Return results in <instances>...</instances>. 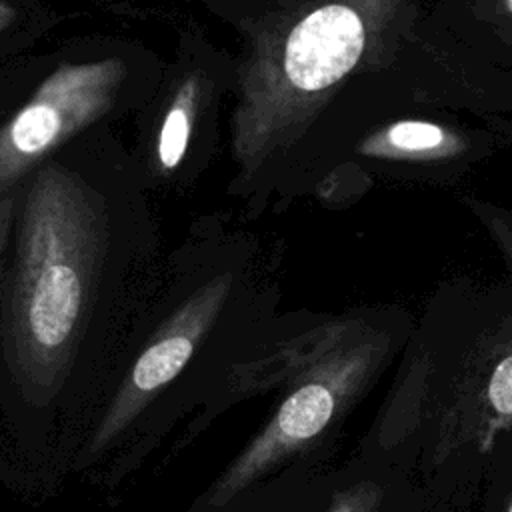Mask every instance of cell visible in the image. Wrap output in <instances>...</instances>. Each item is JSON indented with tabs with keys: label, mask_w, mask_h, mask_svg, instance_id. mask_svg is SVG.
Returning a JSON list of instances; mask_svg holds the SVG:
<instances>
[{
	"label": "cell",
	"mask_w": 512,
	"mask_h": 512,
	"mask_svg": "<svg viewBox=\"0 0 512 512\" xmlns=\"http://www.w3.org/2000/svg\"><path fill=\"white\" fill-rule=\"evenodd\" d=\"M324 504H326V500H324ZM324 504H322V506H316V508H312V512H322V510H324Z\"/></svg>",
	"instance_id": "cell-16"
},
{
	"label": "cell",
	"mask_w": 512,
	"mask_h": 512,
	"mask_svg": "<svg viewBox=\"0 0 512 512\" xmlns=\"http://www.w3.org/2000/svg\"><path fill=\"white\" fill-rule=\"evenodd\" d=\"M480 512H512V436H504L490 460Z\"/></svg>",
	"instance_id": "cell-10"
},
{
	"label": "cell",
	"mask_w": 512,
	"mask_h": 512,
	"mask_svg": "<svg viewBox=\"0 0 512 512\" xmlns=\"http://www.w3.org/2000/svg\"><path fill=\"white\" fill-rule=\"evenodd\" d=\"M244 272L246 264L230 260L202 266L186 280L184 294L154 328L110 398L84 448V458L92 460L108 450L184 372L242 290Z\"/></svg>",
	"instance_id": "cell-6"
},
{
	"label": "cell",
	"mask_w": 512,
	"mask_h": 512,
	"mask_svg": "<svg viewBox=\"0 0 512 512\" xmlns=\"http://www.w3.org/2000/svg\"><path fill=\"white\" fill-rule=\"evenodd\" d=\"M384 512H444V510L422 500L402 478H398V484Z\"/></svg>",
	"instance_id": "cell-12"
},
{
	"label": "cell",
	"mask_w": 512,
	"mask_h": 512,
	"mask_svg": "<svg viewBox=\"0 0 512 512\" xmlns=\"http://www.w3.org/2000/svg\"><path fill=\"white\" fill-rule=\"evenodd\" d=\"M164 72L136 46L106 42L94 56H64L0 118V204L68 142L148 104Z\"/></svg>",
	"instance_id": "cell-5"
},
{
	"label": "cell",
	"mask_w": 512,
	"mask_h": 512,
	"mask_svg": "<svg viewBox=\"0 0 512 512\" xmlns=\"http://www.w3.org/2000/svg\"><path fill=\"white\" fill-rule=\"evenodd\" d=\"M468 140L458 130L428 120H396L366 136L358 154L402 162H446L462 156Z\"/></svg>",
	"instance_id": "cell-8"
},
{
	"label": "cell",
	"mask_w": 512,
	"mask_h": 512,
	"mask_svg": "<svg viewBox=\"0 0 512 512\" xmlns=\"http://www.w3.org/2000/svg\"><path fill=\"white\" fill-rule=\"evenodd\" d=\"M502 4L506 6V10H508L510 16H512V0H502Z\"/></svg>",
	"instance_id": "cell-15"
},
{
	"label": "cell",
	"mask_w": 512,
	"mask_h": 512,
	"mask_svg": "<svg viewBox=\"0 0 512 512\" xmlns=\"http://www.w3.org/2000/svg\"><path fill=\"white\" fill-rule=\"evenodd\" d=\"M418 2L280 0L248 26L230 116L244 184L274 168L354 74L390 56Z\"/></svg>",
	"instance_id": "cell-3"
},
{
	"label": "cell",
	"mask_w": 512,
	"mask_h": 512,
	"mask_svg": "<svg viewBox=\"0 0 512 512\" xmlns=\"http://www.w3.org/2000/svg\"><path fill=\"white\" fill-rule=\"evenodd\" d=\"M414 318L402 306H362L294 322L240 372L244 394L278 388L264 426L200 500L220 512L282 468L332 440L354 408L396 364Z\"/></svg>",
	"instance_id": "cell-4"
},
{
	"label": "cell",
	"mask_w": 512,
	"mask_h": 512,
	"mask_svg": "<svg viewBox=\"0 0 512 512\" xmlns=\"http://www.w3.org/2000/svg\"><path fill=\"white\" fill-rule=\"evenodd\" d=\"M20 24V12L8 0H0V40H6L8 30Z\"/></svg>",
	"instance_id": "cell-13"
},
{
	"label": "cell",
	"mask_w": 512,
	"mask_h": 512,
	"mask_svg": "<svg viewBox=\"0 0 512 512\" xmlns=\"http://www.w3.org/2000/svg\"><path fill=\"white\" fill-rule=\"evenodd\" d=\"M144 178L108 126L42 160L12 194L0 334L14 376L52 390L136 266L154 256Z\"/></svg>",
	"instance_id": "cell-1"
},
{
	"label": "cell",
	"mask_w": 512,
	"mask_h": 512,
	"mask_svg": "<svg viewBox=\"0 0 512 512\" xmlns=\"http://www.w3.org/2000/svg\"><path fill=\"white\" fill-rule=\"evenodd\" d=\"M464 204L484 226V230L488 232V236L492 238V242L498 246L508 266L512 268V210L478 198H464Z\"/></svg>",
	"instance_id": "cell-11"
},
{
	"label": "cell",
	"mask_w": 512,
	"mask_h": 512,
	"mask_svg": "<svg viewBox=\"0 0 512 512\" xmlns=\"http://www.w3.org/2000/svg\"><path fill=\"white\" fill-rule=\"evenodd\" d=\"M504 436H512V286L442 288L414 320L354 458L392 470L444 512H472Z\"/></svg>",
	"instance_id": "cell-2"
},
{
	"label": "cell",
	"mask_w": 512,
	"mask_h": 512,
	"mask_svg": "<svg viewBox=\"0 0 512 512\" xmlns=\"http://www.w3.org/2000/svg\"><path fill=\"white\" fill-rule=\"evenodd\" d=\"M396 484L392 470L352 458L328 492L322 512H384Z\"/></svg>",
	"instance_id": "cell-9"
},
{
	"label": "cell",
	"mask_w": 512,
	"mask_h": 512,
	"mask_svg": "<svg viewBox=\"0 0 512 512\" xmlns=\"http://www.w3.org/2000/svg\"><path fill=\"white\" fill-rule=\"evenodd\" d=\"M10 210H12V196L0 204V260H2V254H4V244H6V236H8Z\"/></svg>",
	"instance_id": "cell-14"
},
{
	"label": "cell",
	"mask_w": 512,
	"mask_h": 512,
	"mask_svg": "<svg viewBox=\"0 0 512 512\" xmlns=\"http://www.w3.org/2000/svg\"><path fill=\"white\" fill-rule=\"evenodd\" d=\"M220 56L192 52L180 56L168 82H160L148 102L152 118L142 140V154L136 158L144 184H168L184 176L194 144L200 142L204 124L214 120L222 92Z\"/></svg>",
	"instance_id": "cell-7"
}]
</instances>
